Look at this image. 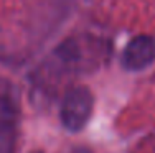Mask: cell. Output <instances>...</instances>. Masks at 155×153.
<instances>
[{"label": "cell", "mask_w": 155, "mask_h": 153, "mask_svg": "<svg viewBox=\"0 0 155 153\" xmlns=\"http://www.w3.org/2000/svg\"><path fill=\"white\" fill-rule=\"evenodd\" d=\"M94 107V97L87 87L76 86L66 92L61 105V122L69 132H79L87 125Z\"/></svg>", "instance_id": "6da1fadb"}, {"label": "cell", "mask_w": 155, "mask_h": 153, "mask_svg": "<svg viewBox=\"0 0 155 153\" xmlns=\"http://www.w3.org/2000/svg\"><path fill=\"white\" fill-rule=\"evenodd\" d=\"M155 61V38L137 35L127 43L122 54V64L129 71H142Z\"/></svg>", "instance_id": "7a4b0ae2"}, {"label": "cell", "mask_w": 155, "mask_h": 153, "mask_svg": "<svg viewBox=\"0 0 155 153\" xmlns=\"http://www.w3.org/2000/svg\"><path fill=\"white\" fill-rule=\"evenodd\" d=\"M17 120V109L12 100L0 97V132H8Z\"/></svg>", "instance_id": "3957f363"}]
</instances>
